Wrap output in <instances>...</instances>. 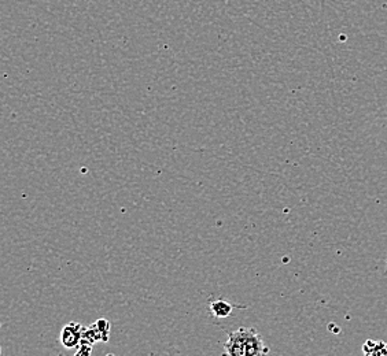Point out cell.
Returning a JSON list of instances; mask_svg holds the SVG:
<instances>
[{
  "label": "cell",
  "mask_w": 387,
  "mask_h": 356,
  "mask_svg": "<svg viewBox=\"0 0 387 356\" xmlns=\"http://www.w3.org/2000/svg\"><path fill=\"white\" fill-rule=\"evenodd\" d=\"M210 311H212V314L215 315V318H220L221 319V318L230 316L231 313H232V306H231L227 300H215L210 304Z\"/></svg>",
  "instance_id": "obj_3"
},
{
  "label": "cell",
  "mask_w": 387,
  "mask_h": 356,
  "mask_svg": "<svg viewBox=\"0 0 387 356\" xmlns=\"http://www.w3.org/2000/svg\"><path fill=\"white\" fill-rule=\"evenodd\" d=\"M254 328H240L228 336L224 344V352L230 356H246V347Z\"/></svg>",
  "instance_id": "obj_1"
},
{
  "label": "cell",
  "mask_w": 387,
  "mask_h": 356,
  "mask_svg": "<svg viewBox=\"0 0 387 356\" xmlns=\"http://www.w3.org/2000/svg\"><path fill=\"white\" fill-rule=\"evenodd\" d=\"M83 333H84V329L81 328L79 323L72 322L67 326H64L61 333V341L64 344V348H74L80 341H83Z\"/></svg>",
  "instance_id": "obj_2"
}]
</instances>
